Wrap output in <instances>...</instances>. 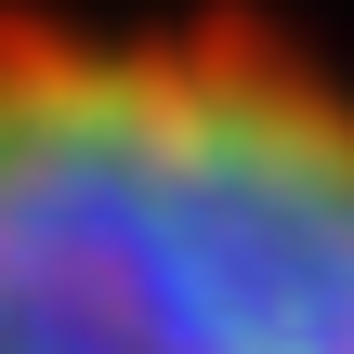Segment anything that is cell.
Masks as SVG:
<instances>
[{"mask_svg": "<svg viewBox=\"0 0 354 354\" xmlns=\"http://www.w3.org/2000/svg\"><path fill=\"white\" fill-rule=\"evenodd\" d=\"M0 354H354V79L236 13H0Z\"/></svg>", "mask_w": 354, "mask_h": 354, "instance_id": "obj_1", "label": "cell"}]
</instances>
